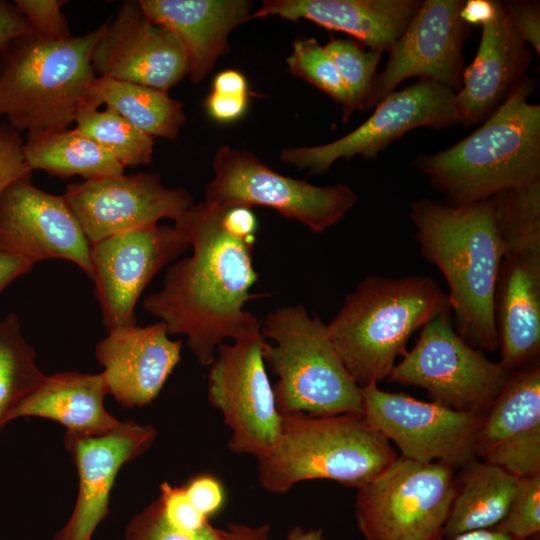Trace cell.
Returning a JSON list of instances; mask_svg holds the SVG:
<instances>
[{
    "instance_id": "obj_22",
    "label": "cell",
    "mask_w": 540,
    "mask_h": 540,
    "mask_svg": "<svg viewBox=\"0 0 540 540\" xmlns=\"http://www.w3.org/2000/svg\"><path fill=\"white\" fill-rule=\"evenodd\" d=\"M181 340L164 322L108 331L95 348L109 394L124 407H143L160 393L181 359Z\"/></svg>"
},
{
    "instance_id": "obj_32",
    "label": "cell",
    "mask_w": 540,
    "mask_h": 540,
    "mask_svg": "<svg viewBox=\"0 0 540 540\" xmlns=\"http://www.w3.org/2000/svg\"><path fill=\"white\" fill-rule=\"evenodd\" d=\"M324 48L345 83L353 111L371 108L382 53L366 50L358 41L341 38H331Z\"/></svg>"
},
{
    "instance_id": "obj_3",
    "label": "cell",
    "mask_w": 540,
    "mask_h": 540,
    "mask_svg": "<svg viewBox=\"0 0 540 540\" xmlns=\"http://www.w3.org/2000/svg\"><path fill=\"white\" fill-rule=\"evenodd\" d=\"M527 75L484 123L453 146L419 155L414 166L451 205L490 199L540 180V105Z\"/></svg>"
},
{
    "instance_id": "obj_14",
    "label": "cell",
    "mask_w": 540,
    "mask_h": 540,
    "mask_svg": "<svg viewBox=\"0 0 540 540\" xmlns=\"http://www.w3.org/2000/svg\"><path fill=\"white\" fill-rule=\"evenodd\" d=\"M188 247L176 224L145 226L91 244L90 278L107 331L137 325L134 311L140 295Z\"/></svg>"
},
{
    "instance_id": "obj_31",
    "label": "cell",
    "mask_w": 540,
    "mask_h": 540,
    "mask_svg": "<svg viewBox=\"0 0 540 540\" xmlns=\"http://www.w3.org/2000/svg\"><path fill=\"white\" fill-rule=\"evenodd\" d=\"M75 129L109 152L124 168L152 161L153 137L143 133L109 107L84 106L76 115Z\"/></svg>"
},
{
    "instance_id": "obj_20",
    "label": "cell",
    "mask_w": 540,
    "mask_h": 540,
    "mask_svg": "<svg viewBox=\"0 0 540 540\" xmlns=\"http://www.w3.org/2000/svg\"><path fill=\"white\" fill-rule=\"evenodd\" d=\"M495 291L500 364L509 371L539 364L540 232L502 236Z\"/></svg>"
},
{
    "instance_id": "obj_30",
    "label": "cell",
    "mask_w": 540,
    "mask_h": 540,
    "mask_svg": "<svg viewBox=\"0 0 540 540\" xmlns=\"http://www.w3.org/2000/svg\"><path fill=\"white\" fill-rule=\"evenodd\" d=\"M45 377L36 364L34 348L23 335L19 317L10 313L0 321V431Z\"/></svg>"
},
{
    "instance_id": "obj_33",
    "label": "cell",
    "mask_w": 540,
    "mask_h": 540,
    "mask_svg": "<svg viewBox=\"0 0 540 540\" xmlns=\"http://www.w3.org/2000/svg\"><path fill=\"white\" fill-rule=\"evenodd\" d=\"M291 73L314 85L342 106L343 122H347L352 109L345 83L333 60L315 38L302 37L292 44L286 59Z\"/></svg>"
},
{
    "instance_id": "obj_36",
    "label": "cell",
    "mask_w": 540,
    "mask_h": 540,
    "mask_svg": "<svg viewBox=\"0 0 540 540\" xmlns=\"http://www.w3.org/2000/svg\"><path fill=\"white\" fill-rule=\"evenodd\" d=\"M34 33L41 38L59 41L72 36L68 20L62 11L63 0H15Z\"/></svg>"
},
{
    "instance_id": "obj_26",
    "label": "cell",
    "mask_w": 540,
    "mask_h": 540,
    "mask_svg": "<svg viewBox=\"0 0 540 540\" xmlns=\"http://www.w3.org/2000/svg\"><path fill=\"white\" fill-rule=\"evenodd\" d=\"M109 394L102 373L60 372L42 383L15 410L19 417H41L56 421L67 432L100 436L115 429L120 421L104 406Z\"/></svg>"
},
{
    "instance_id": "obj_34",
    "label": "cell",
    "mask_w": 540,
    "mask_h": 540,
    "mask_svg": "<svg viewBox=\"0 0 540 540\" xmlns=\"http://www.w3.org/2000/svg\"><path fill=\"white\" fill-rule=\"evenodd\" d=\"M516 540H529L540 532V474L517 478L501 522L494 528Z\"/></svg>"
},
{
    "instance_id": "obj_28",
    "label": "cell",
    "mask_w": 540,
    "mask_h": 540,
    "mask_svg": "<svg viewBox=\"0 0 540 540\" xmlns=\"http://www.w3.org/2000/svg\"><path fill=\"white\" fill-rule=\"evenodd\" d=\"M31 170H43L62 179L85 180L124 173V167L92 139L73 128L27 133L23 143Z\"/></svg>"
},
{
    "instance_id": "obj_7",
    "label": "cell",
    "mask_w": 540,
    "mask_h": 540,
    "mask_svg": "<svg viewBox=\"0 0 540 540\" xmlns=\"http://www.w3.org/2000/svg\"><path fill=\"white\" fill-rule=\"evenodd\" d=\"M262 357L277 377L280 414H363L361 388L345 368L326 324L302 304L278 307L261 322Z\"/></svg>"
},
{
    "instance_id": "obj_24",
    "label": "cell",
    "mask_w": 540,
    "mask_h": 540,
    "mask_svg": "<svg viewBox=\"0 0 540 540\" xmlns=\"http://www.w3.org/2000/svg\"><path fill=\"white\" fill-rule=\"evenodd\" d=\"M419 0H263L251 19L278 16L316 23L353 36L365 47L389 52L417 13Z\"/></svg>"
},
{
    "instance_id": "obj_2",
    "label": "cell",
    "mask_w": 540,
    "mask_h": 540,
    "mask_svg": "<svg viewBox=\"0 0 540 540\" xmlns=\"http://www.w3.org/2000/svg\"><path fill=\"white\" fill-rule=\"evenodd\" d=\"M409 216L422 256L447 283L456 332L474 348L496 351L495 291L503 243L492 198L466 205L423 198L412 203Z\"/></svg>"
},
{
    "instance_id": "obj_44",
    "label": "cell",
    "mask_w": 540,
    "mask_h": 540,
    "mask_svg": "<svg viewBox=\"0 0 540 540\" xmlns=\"http://www.w3.org/2000/svg\"><path fill=\"white\" fill-rule=\"evenodd\" d=\"M32 267L33 264L24 258L0 250V292Z\"/></svg>"
},
{
    "instance_id": "obj_40",
    "label": "cell",
    "mask_w": 540,
    "mask_h": 540,
    "mask_svg": "<svg viewBox=\"0 0 540 540\" xmlns=\"http://www.w3.org/2000/svg\"><path fill=\"white\" fill-rule=\"evenodd\" d=\"M185 491L195 508L206 517L217 512L223 504V488L212 476L203 475L194 478L185 487Z\"/></svg>"
},
{
    "instance_id": "obj_1",
    "label": "cell",
    "mask_w": 540,
    "mask_h": 540,
    "mask_svg": "<svg viewBox=\"0 0 540 540\" xmlns=\"http://www.w3.org/2000/svg\"><path fill=\"white\" fill-rule=\"evenodd\" d=\"M174 224L185 233L190 256L169 265L162 288L144 309L186 336L197 362L210 366L218 346L259 331V318L244 309L264 294L250 292L258 280L253 266L257 219L252 208L194 204Z\"/></svg>"
},
{
    "instance_id": "obj_9",
    "label": "cell",
    "mask_w": 540,
    "mask_h": 540,
    "mask_svg": "<svg viewBox=\"0 0 540 540\" xmlns=\"http://www.w3.org/2000/svg\"><path fill=\"white\" fill-rule=\"evenodd\" d=\"M205 202L223 207L263 206L322 233L341 221L358 200L346 184L317 186L284 176L248 151L220 146L213 158Z\"/></svg>"
},
{
    "instance_id": "obj_42",
    "label": "cell",
    "mask_w": 540,
    "mask_h": 540,
    "mask_svg": "<svg viewBox=\"0 0 540 540\" xmlns=\"http://www.w3.org/2000/svg\"><path fill=\"white\" fill-rule=\"evenodd\" d=\"M248 96L217 93L211 91L205 101L207 113L220 122H231L246 111Z\"/></svg>"
},
{
    "instance_id": "obj_25",
    "label": "cell",
    "mask_w": 540,
    "mask_h": 540,
    "mask_svg": "<svg viewBox=\"0 0 540 540\" xmlns=\"http://www.w3.org/2000/svg\"><path fill=\"white\" fill-rule=\"evenodd\" d=\"M145 15L171 30L181 41L188 60V76L200 84L217 59L229 51L233 29L250 20L249 0H140Z\"/></svg>"
},
{
    "instance_id": "obj_16",
    "label": "cell",
    "mask_w": 540,
    "mask_h": 540,
    "mask_svg": "<svg viewBox=\"0 0 540 540\" xmlns=\"http://www.w3.org/2000/svg\"><path fill=\"white\" fill-rule=\"evenodd\" d=\"M98 77L168 91L188 76L186 51L169 29L153 23L138 1H125L103 31L91 55Z\"/></svg>"
},
{
    "instance_id": "obj_43",
    "label": "cell",
    "mask_w": 540,
    "mask_h": 540,
    "mask_svg": "<svg viewBox=\"0 0 540 540\" xmlns=\"http://www.w3.org/2000/svg\"><path fill=\"white\" fill-rule=\"evenodd\" d=\"M497 3L495 0H468L460 11V17L467 25H485L490 22L497 11Z\"/></svg>"
},
{
    "instance_id": "obj_8",
    "label": "cell",
    "mask_w": 540,
    "mask_h": 540,
    "mask_svg": "<svg viewBox=\"0 0 540 540\" xmlns=\"http://www.w3.org/2000/svg\"><path fill=\"white\" fill-rule=\"evenodd\" d=\"M454 469L401 456L357 489L355 516L365 540H437L455 493Z\"/></svg>"
},
{
    "instance_id": "obj_41",
    "label": "cell",
    "mask_w": 540,
    "mask_h": 540,
    "mask_svg": "<svg viewBox=\"0 0 540 540\" xmlns=\"http://www.w3.org/2000/svg\"><path fill=\"white\" fill-rule=\"evenodd\" d=\"M34 33L14 2L0 0V56L17 38Z\"/></svg>"
},
{
    "instance_id": "obj_19",
    "label": "cell",
    "mask_w": 540,
    "mask_h": 540,
    "mask_svg": "<svg viewBox=\"0 0 540 540\" xmlns=\"http://www.w3.org/2000/svg\"><path fill=\"white\" fill-rule=\"evenodd\" d=\"M157 436L151 425L120 422L100 436L67 432L66 450L79 477V490L70 518L52 540H91L109 513L110 492L121 467L146 452Z\"/></svg>"
},
{
    "instance_id": "obj_35",
    "label": "cell",
    "mask_w": 540,
    "mask_h": 540,
    "mask_svg": "<svg viewBox=\"0 0 540 540\" xmlns=\"http://www.w3.org/2000/svg\"><path fill=\"white\" fill-rule=\"evenodd\" d=\"M123 540H224L221 529L210 523L194 532L170 525L162 512L159 499L150 503L128 523Z\"/></svg>"
},
{
    "instance_id": "obj_38",
    "label": "cell",
    "mask_w": 540,
    "mask_h": 540,
    "mask_svg": "<svg viewBox=\"0 0 540 540\" xmlns=\"http://www.w3.org/2000/svg\"><path fill=\"white\" fill-rule=\"evenodd\" d=\"M23 143L20 132L0 120V195L9 184L31 178L32 170L25 160Z\"/></svg>"
},
{
    "instance_id": "obj_17",
    "label": "cell",
    "mask_w": 540,
    "mask_h": 540,
    "mask_svg": "<svg viewBox=\"0 0 540 540\" xmlns=\"http://www.w3.org/2000/svg\"><path fill=\"white\" fill-rule=\"evenodd\" d=\"M463 0H425L388 52L372 96L376 106L403 81L418 77L455 93L462 86V50L468 25L460 17Z\"/></svg>"
},
{
    "instance_id": "obj_11",
    "label": "cell",
    "mask_w": 540,
    "mask_h": 540,
    "mask_svg": "<svg viewBox=\"0 0 540 540\" xmlns=\"http://www.w3.org/2000/svg\"><path fill=\"white\" fill-rule=\"evenodd\" d=\"M260 330L221 343L210 365L208 399L232 431L228 447L257 459L274 446L282 415L262 357Z\"/></svg>"
},
{
    "instance_id": "obj_5",
    "label": "cell",
    "mask_w": 540,
    "mask_h": 540,
    "mask_svg": "<svg viewBox=\"0 0 540 540\" xmlns=\"http://www.w3.org/2000/svg\"><path fill=\"white\" fill-rule=\"evenodd\" d=\"M273 448L258 460L263 489L283 494L306 480H332L356 489L385 471L398 454L358 413L281 414Z\"/></svg>"
},
{
    "instance_id": "obj_45",
    "label": "cell",
    "mask_w": 540,
    "mask_h": 540,
    "mask_svg": "<svg viewBox=\"0 0 540 540\" xmlns=\"http://www.w3.org/2000/svg\"><path fill=\"white\" fill-rule=\"evenodd\" d=\"M212 91L217 93L248 96L247 80L245 76L237 70H224L215 76Z\"/></svg>"
},
{
    "instance_id": "obj_4",
    "label": "cell",
    "mask_w": 540,
    "mask_h": 540,
    "mask_svg": "<svg viewBox=\"0 0 540 540\" xmlns=\"http://www.w3.org/2000/svg\"><path fill=\"white\" fill-rule=\"evenodd\" d=\"M451 310L447 293L426 275L366 276L326 324L345 368L361 388L389 377L412 334Z\"/></svg>"
},
{
    "instance_id": "obj_48",
    "label": "cell",
    "mask_w": 540,
    "mask_h": 540,
    "mask_svg": "<svg viewBox=\"0 0 540 540\" xmlns=\"http://www.w3.org/2000/svg\"><path fill=\"white\" fill-rule=\"evenodd\" d=\"M287 540H325L321 529H312L304 531L300 527H294L290 530Z\"/></svg>"
},
{
    "instance_id": "obj_47",
    "label": "cell",
    "mask_w": 540,
    "mask_h": 540,
    "mask_svg": "<svg viewBox=\"0 0 540 540\" xmlns=\"http://www.w3.org/2000/svg\"><path fill=\"white\" fill-rule=\"evenodd\" d=\"M437 540H516L495 529H483L465 532L451 538L440 537Z\"/></svg>"
},
{
    "instance_id": "obj_12",
    "label": "cell",
    "mask_w": 540,
    "mask_h": 540,
    "mask_svg": "<svg viewBox=\"0 0 540 540\" xmlns=\"http://www.w3.org/2000/svg\"><path fill=\"white\" fill-rule=\"evenodd\" d=\"M363 414L401 457L419 463H442L454 470L477 459L482 415L459 411L437 401H421L370 384L361 387Z\"/></svg>"
},
{
    "instance_id": "obj_21",
    "label": "cell",
    "mask_w": 540,
    "mask_h": 540,
    "mask_svg": "<svg viewBox=\"0 0 540 540\" xmlns=\"http://www.w3.org/2000/svg\"><path fill=\"white\" fill-rule=\"evenodd\" d=\"M476 457L517 478L540 474V366L510 372L483 415Z\"/></svg>"
},
{
    "instance_id": "obj_6",
    "label": "cell",
    "mask_w": 540,
    "mask_h": 540,
    "mask_svg": "<svg viewBox=\"0 0 540 540\" xmlns=\"http://www.w3.org/2000/svg\"><path fill=\"white\" fill-rule=\"evenodd\" d=\"M102 31L103 24L59 41L15 39L0 56V117L20 133L69 128L97 77L91 55Z\"/></svg>"
},
{
    "instance_id": "obj_18",
    "label": "cell",
    "mask_w": 540,
    "mask_h": 540,
    "mask_svg": "<svg viewBox=\"0 0 540 540\" xmlns=\"http://www.w3.org/2000/svg\"><path fill=\"white\" fill-rule=\"evenodd\" d=\"M90 242L63 195L47 193L30 179L9 184L0 195V250L33 265L63 259L89 277Z\"/></svg>"
},
{
    "instance_id": "obj_39",
    "label": "cell",
    "mask_w": 540,
    "mask_h": 540,
    "mask_svg": "<svg viewBox=\"0 0 540 540\" xmlns=\"http://www.w3.org/2000/svg\"><path fill=\"white\" fill-rule=\"evenodd\" d=\"M505 14L517 35L540 54V2L513 0L502 2Z\"/></svg>"
},
{
    "instance_id": "obj_23",
    "label": "cell",
    "mask_w": 540,
    "mask_h": 540,
    "mask_svg": "<svg viewBox=\"0 0 540 540\" xmlns=\"http://www.w3.org/2000/svg\"><path fill=\"white\" fill-rule=\"evenodd\" d=\"M531 61L528 45L498 1L494 18L482 26L476 56L462 73L455 96L459 124L470 127L488 118L526 76Z\"/></svg>"
},
{
    "instance_id": "obj_46",
    "label": "cell",
    "mask_w": 540,
    "mask_h": 540,
    "mask_svg": "<svg viewBox=\"0 0 540 540\" xmlns=\"http://www.w3.org/2000/svg\"><path fill=\"white\" fill-rule=\"evenodd\" d=\"M222 532L224 540H271L269 524L257 527L245 524H231Z\"/></svg>"
},
{
    "instance_id": "obj_27",
    "label": "cell",
    "mask_w": 540,
    "mask_h": 540,
    "mask_svg": "<svg viewBox=\"0 0 540 540\" xmlns=\"http://www.w3.org/2000/svg\"><path fill=\"white\" fill-rule=\"evenodd\" d=\"M455 478V493L442 536L498 525L508 510L517 477L503 468L475 459Z\"/></svg>"
},
{
    "instance_id": "obj_15",
    "label": "cell",
    "mask_w": 540,
    "mask_h": 540,
    "mask_svg": "<svg viewBox=\"0 0 540 540\" xmlns=\"http://www.w3.org/2000/svg\"><path fill=\"white\" fill-rule=\"evenodd\" d=\"M63 196L90 244L161 219L176 222L194 205L186 189L165 187L152 173L74 182Z\"/></svg>"
},
{
    "instance_id": "obj_37",
    "label": "cell",
    "mask_w": 540,
    "mask_h": 540,
    "mask_svg": "<svg viewBox=\"0 0 540 540\" xmlns=\"http://www.w3.org/2000/svg\"><path fill=\"white\" fill-rule=\"evenodd\" d=\"M163 515L175 528L194 532L207 525L208 517L199 512L189 500L185 487L172 486L168 482L160 485V497Z\"/></svg>"
},
{
    "instance_id": "obj_13",
    "label": "cell",
    "mask_w": 540,
    "mask_h": 540,
    "mask_svg": "<svg viewBox=\"0 0 540 540\" xmlns=\"http://www.w3.org/2000/svg\"><path fill=\"white\" fill-rule=\"evenodd\" d=\"M455 96L441 84L419 79L388 94L365 122L345 136L323 145L285 148L281 159L310 174H323L339 159L376 158L415 128L440 129L459 124Z\"/></svg>"
},
{
    "instance_id": "obj_29",
    "label": "cell",
    "mask_w": 540,
    "mask_h": 540,
    "mask_svg": "<svg viewBox=\"0 0 540 540\" xmlns=\"http://www.w3.org/2000/svg\"><path fill=\"white\" fill-rule=\"evenodd\" d=\"M109 107L143 133L174 141L186 122L183 104L161 90L96 77L85 106Z\"/></svg>"
},
{
    "instance_id": "obj_10",
    "label": "cell",
    "mask_w": 540,
    "mask_h": 540,
    "mask_svg": "<svg viewBox=\"0 0 540 540\" xmlns=\"http://www.w3.org/2000/svg\"><path fill=\"white\" fill-rule=\"evenodd\" d=\"M510 372L464 341L454 328L451 310H446L421 328L416 344L387 379L421 387L433 401L483 416Z\"/></svg>"
}]
</instances>
